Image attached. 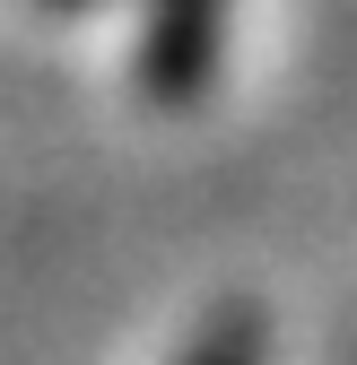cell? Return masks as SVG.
Masks as SVG:
<instances>
[{
  "instance_id": "obj_1",
  "label": "cell",
  "mask_w": 357,
  "mask_h": 365,
  "mask_svg": "<svg viewBox=\"0 0 357 365\" xmlns=\"http://www.w3.org/2000/svg\"><path fill=\"white\" fill-rule=\"evenodd\" d=\"M183 365H261V313H253V304L209 313V322H201V339L183 348Z\"/></svg>"
},
{
  "instance_id": "obj_2",
  "label": "cell",
  "mask_w": 357,
  "mask_h": 365,
  "mask_svg": "<svg viewBox=\"0 0 357 365\" xmlns=\"http://www.w3.org/2000/svg\"><path fill=\"white\" fill-rule=\"evenodd\" d=\"M157 9H218V0H157Z\"/></svg>"
},
{
  "instance_id": "obj_3",
  "label": "cell",
  "mask_w": 357,
  "mask_h": 365,
  "mask_svg": "<svg viewBox=\"0 0 357 365\" xmlns=\"http://www.w3.org/2000/svg\"><path fill=\"white\" fill-rule=\"evenodd\" d=\"M53 9H79V0H53Z\"/></svg>"
}]
</instances>
